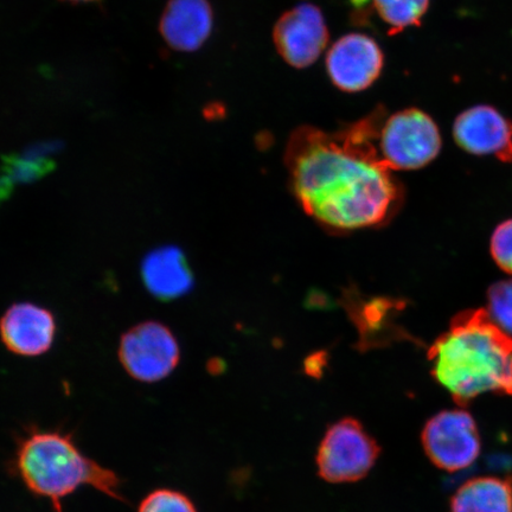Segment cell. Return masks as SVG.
Listing matches in <instances>:
<instances>
[{
  "label": "cell",
  "mask_w": 512,
  "mask_h": 512,
  "mask_svg": "<svg viewBox=\"0 0 512 512\" xmlns=\"http://www.w3.org/2000/svg\"><path fill=\"white\" fill-rule=\"evenodd\" d=\"M382 106L337 132L304 125L288 140L285 162L294 195L325 228L379 227L402 202V188L377 150Z\"/></svg>",
  "instance_id": "1"
},
{
  "label": "cell",
  "mask_w": 512,
  "mask_h": 512,
  "mask_svg": "<svg viewBox=\"0 0 512 512\" xmlns=\"http://www.w3.org/2000/svg\"><path fill=\"white\" fill-rule=\"evenodd\" d=\"M427 356L434 380L460 406L488 393L512 396V336L486 310L459 313Z\"/></svg>",
  "instance_id": "2"
},
{
  "label": "cell",
  "mask_w": 512,
  "mask_h": 512,
  "mask_svg": "<svg viewBox=\"0 0 512 512\" xmlns=\"http://www.w3.org/2000/svg\"><path fill=\"white\" fill-rule=\"evenodd\" d=\"M14 466L31 494L49 499L55 512H63V499L81 486L125 502L117 473L88 458L67 433L29 431L18 441Z\"/></svg>",
  "instance_id": "3"
},
{
  "label": "cell",
  "mask_w": 512,
  "mask_h": 512,
  "mask_svg": "<svg viewBox=\"0 0 512 512\" xmlns=\"http://www.w3.org/2000/svg\"><path fill=\"white\" fill-rule=\"evenodd\" d=\"M440 130L431 115L407 108L384 119L377 150L384 165L394 171L425 168L441 151Z\"/></svg>",
  "instance_id": "4"
},
{
  "label": "cell",
  "mask_w": 512,
  "mask_h": 512,
  "mask_svg": "<svg viewBox=\"0 0 512 512\" xmlns=\"http://www.w3.org/2000/svg\"><path fill=\"white\" fill-rule=\"evenodd\" d=\"M381 447L361 421L344 418L332 424L318 447V475L332 484L355 483L369 475Z\"/></svg>",
  "instance_id": "5"
},
{
  "label": "cell",
  "mask_w": 512,
  "mask_h": 512,
  "mask_svg": "<svg viewBox=\"0 0 512 512\" xmlns=\"http://www.w3.org/2000/svg\"><path fill=\"white\" fill-rule=\"evenodd\" d=\"M121 366L132 379L155 383L172 374L181 360V349L172 331L162 323L144 322L120 339Z\"/></svg>",
  "instance_id": "6"
},
{
  "label": "cell",
  "mask_w": 512,
  "mask_h": 512,
  "mask_svg": "<svg viewBox=\"0 0 512 512\" xmlns=\"http://www.w3.org/2000/svg\"><path fill=\"white\" fill-rule=\"evenodd\" d=\"M421 441L428 459L447 472L470 467L482 448L476 420L465 409L434 415L422 430Z\"/></svg>",
  "instance_id": "7"
},
{
  "label": "cell",
  "mask_w": 512,
  "mask_h": 512,
  "mask_svg": "<svg viewBox=\"0 0 512 512\" xmlns=\"http://www.w3.org/2000/svg\"><path fill=\"white\" fill-rule=\"evenodd\" d=\"M330 40L322 10L302 3L284 12L274 25L273 42L283 60L293 68L312 66Z\"/></svg>",
  "instance_id": "8"
},
{
  "label": "cell",
  "mask_w": 512,
  "mask_h": 512,
  "mask_svg": "<svg viewBox=\"0 0 512 512\" xmlns=\"http://www.w3.org/2000/svg\"><path fill=\"white\" fill-rule=\"evenodd\" d=\"M325 63L332 85L345 93H360L380 78L384 55L373 37L351 32L332 44Z\"/></svg>",
  "instance_id": "9"
},
{
  "label": "cell",
  "mask_w": 512,
  "mask_h": 512,
  "mask_svg": "<svg viewBox=\"0 0 512 512\" xmlns=\"http://www.w3.org/2000/svg\"><path fill=\"white\" fill-rule=\"evenodd\" d=\"M453 137L466 152L512 163V121L495 107L478 105L458 115Z\"/></svg>",
  "instance_id": "10"
},
{
  "label": "cell",
  "mask_w": 512,
  "mask_h": 512,
  "mask_svg": "<svg viewBox=\"0 0 512 512\" xmlns=\"http://www.w3.org/2000/svg\"><path fill=\"white\" fill-rule=\"evenodd\" d=\"M56 336V319L49 310L32 303H17L0 318V338L6 349L23 357L46 354Z\"/></svg>",
  "instance_id": "11"
},
{
  "label": "cell",
  "mask_w": 512,
  "mask_h": 512,
  "mask_svg": "<svg viewBox=\"0 0 512 512\" xmlns=\"http://www.w3.org/2000/svg\"><path fill=\"white\" fill-rule=\"evenodd\" d=\"M213 25L208 0H170L160 21V32L172 49L191 53L208 41Z\"/></svg>",
  "instance_id": "12"
},
{
  "label": "cell",
  "mask_w": 512,
  "mask_h": 512,
  "mask_svg": "<svg viewBox=\"0 0 512 512\" xmlns=\"http://www.w3.org/2000/svg\"><path fill=\"white\" fill-rule=\"evenodd\" d=\"M142 277L152 296L164 302L184 296L194 285L187 258L176 247L158 248L143 261Z\"/></svg>",
  "instance_id": "13"
},
{
  "label": "cell",
  "mask_w": 512,
  "mask_h": 512,
  "mask_svg": "<svg viewBox=\"0 0 512 512\" xmlns=\"http://www.w3.org/2000/svg\"><path fill=\"white\" fill-rule=\"evenodd\" d=\"M450 512H512V480L492 476L467 480L453 495Z\"/></svg>",
  "instance_id": "14"
},
{
  "label": "cell",
  "mask_w": 512,
  "mask_h": 512,
  "mask_svg": "<svg viewBox=\"0 0 512 512\" xmlns=\"http://www.w3.org/2000/svg\"><path fill=\"white\" fill-rule=\"evenodd\" d=\"M377 15L395 32L419 27L431 0H373Z\"/></svg>",
  "instance_id": "15"
},
{
  "label": "cell",
  "mask_w": 512,
  "mask_h": 512,
  "mask_svg": "<svg viewBox=\"0 0 512 512\" xmlns=\"http://www.w3.org/2000/svg\"><path fill=\"white\" fill-rule=\"evenodd\" d=\"M485 310L492 322L512 336V280L498 281L489 288Z\"/></svg>",
  "instance_id": "16"
},
{
  "label": "cell",
  "mask_w": 512,
  "mask_h": 512,
  "mask_svg": "<svg viewBox=\"0 0 512 512\" xmlns=\"http://www.w3.org/2000/svg\"><path fill=\"white\" fill-rule=\"evenodd\" d=\"M138 512H197V509L191 499L182 492L158 489L143 499Z\"/></svg>",
  "instance_id": "17"
},
{
  "label": "cell",
  "mask_w": 512,
  "mask_h": 512,
  "mask_svg": "<svg viewBox=\"0 0 512 512\" xmlns=\"http://www.w3.org/2000/svg\"><path fill=\"white\" fill-rule=\"evenodd\" d=\"M492 259L502 271L512 275V219L499 224L490 242Z\"/></svg>",
  "instance_id": "18"
},
{
  "label": "cell",
  "mask_w": 512,
  "mask_h": 512,
  "mask_svg": "<svg viewBox=\"0 0 512 512\" xmlns=\"http://www.w3.org/2000/svg\"><path fill=\"white\" fill-rule=\"evenodd\" d=\"M72 2H91V0H72Z\"/></svg>",
  "instance_id": "19"
}]
</instances>
